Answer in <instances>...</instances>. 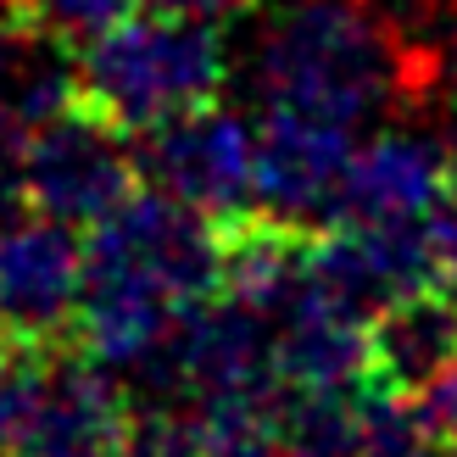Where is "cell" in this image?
<instances>
[{"label":"cell","mask_w":457,"mask_h":457,"mask_svg":"<svg viewBox=\"0 0 457 457\" xmlns=\"http://www.w3.org/2000/svg\"><path fill=\"white\" fill-rule=\"evenodd\" d=\"M223 228L162 190H129L84 240L79 340L101 369L129 374L195 302L218 295Z\"/></svg>","instance_id":"1"},{"label":"cell","mask_w":457,"mask_h":457,"mask_svg":"<svg viewBox=\"0 0 457 457\" xmlns=\"http://www.w3.org/2000/svg\"><path fill=\"white\" fill-rule=\"evenodd\" d=\"M407 79L413 56L369 0H285L257 39L262 101L346 129L385 112Z\"/></svg>","instance_id":"2"},{"label":"cell","mask_w":457,"mask_h":457,"mask_svg":"<svg viewBox=\"0 0 457 457\" xmlns=\"http://www.w3.org/2000/svg\"><path fill=\"white\" fill-rule=\"evenodd\" d=\"M223 39L207 22L129 12L112 29L89 34L79 51V96L123 134H140L190 106L218 101L223 89Z\"/></svg>","instance_id":"3"},{"label":"cell","mask_w":457,"mask_h":457,"mask_svg":"<svg viewBox=\"0 0 457 457\" xmlns=\"http://www.w3.org/2000/svg\"><path fill=\"white\" fill-rule=\"evenodd\" d=\"M134 173L151 190L195 207L218 228L257 218V129L223 106H190L179 118L129 134Z\"/></svg>","instance_id":"4"},{"label":"cell","mask_w":457,"mask_h":457,"mask_svg":"<svg viewBox=\"0 0 457 457\" xmlns=\"http://www.w3.org/2000/svg\"><path fill=\"white\" fill-rule=\"evenodd\" d=\"M22 168H29V207L73 228L101 223L140 179L129 134L84 101L29 134Z\"/></svg>","instance_id":"5"},{"label":"cell","mask_w":457,"mask_h":457,"mask_svg":"<svg viewBox=\"0 0 457 457\" xmlns=\"http://www.w3.org/2000/svg\"><path fill=\"white\" fill-rule=\"evenodd\" d=\"M352 129L312 112L268 106L257 123V218L318 235L340 212V185L352 168Z\"/></svg>","instance_id":"6"},{"label":"cell","mask_w":457,"mask_h":457,"mask_svg":"<svg viewBox=\"0 0 457 457\" xmlns=\"http://www.w3.org/2000/svg\"><path fill=\"white\" fill-rule=\"evenodd\" d=\"M84 295V240L73 223L22 212L0 223V324L12 340L51 346L79 329Z\"/></svg>","instance_id":"7"},{"label":"cell","mask_w":457,"mask_h":457,"mask_svg":"<svg viewBox=\"0 0 457 457\" xmlns=\"http://www.w3.org/2000/svg\"><path fill=\"white\" fill-rule=\"evenodd\" d=\"M129 419V391L112 369H101L96 357L51 362L39 413L12 457H123Z\"/></svg>","instance_id":"8"},{"label":"cell","mask_w":457,"mask_h":457,"mask_svg":"<svg viewBox=\"0 0 457 457\" xmlns=\"http://www.w3.org/2000/svg\"><path fill=\"white\" fill-rule=\"evenodd\" d=\"M446 195L452 190H446L441 140H424V134H379V140L352 151L335 223H419Z\"/></svg>","instance_id":"9"},{"label":"cell","mask_w":457,"mask_h":457,"mask_svg":"<svg viewBox=\"0 0 457 457\" xmlns=\"http://www.w3.org/2000/svg\"><path fill=\"white\" fill-rule=\"evenodd\" d=\"M369 362L385 385L407 396L457 374V290L429 285L391 302L369 324Z\"/></svg>","instance_id":"10"},{"label":"cell","mask_w":457,"mask_h":457,"mask_svg":"<svg viewBox=\"0 0 457 457\" xmlns=\"http://www.w3.org/2000/svg\"><path fill=\"white\" fill-rule=\"evenodd\" d=\"M279 374L290 391H324L374 374L369 362V324L324 302H295L279 324Z\"/></svg>","instance_id":"11"},{"label":"cell","mask_w":457,"mask_h":457,"mask_svg":"<svg viewBox=\"0 0 457 457\" xmlns=\"http://www.w3.org/2000/svg\"><path fill=\"white\" fill-rule=\"evenodd\" d=\"M45 379H51V346H29L12 340L0 352V457H12L29 436V424L39 413Z\"/></svg>","instance_id":"12"},{"label":"cell","mask_w":457,"mask_h":457,"mask_svg":"<svg viewBox=\"0 0 457 457\" xmlns=\"http://www.w3.org/2000/svg\"><path fill=\"white\" fill-rule=\"evenodd\" d=\"M123 457H207V419L185 407H134Z\"/></svg>","instance_id":"13"},{"label":"cell","mask_w":457,"mask_h":457,"mask_svg":"<svg viewBox=\"0 0 457 457\" xmlns=\"http://www.w3.org/2000/svg\"><path fill=\"white\" fill-rule=\"evenodd\" d=\"M22 17L34 22L39 34H56V39H89L112 29L118 17L134 12V0H17Z\"/></svg>","instance_id":"14"},{"label":"cell","mask_w":457,"mask_h":457,"mask_svg":"<svg viewBox=\"0 0 457 457\" xmlns=\"http://www.w3.org/2000/svg\"><path fill=\"white\" fill-rule=\"evenodd\" d=\"M145 12H162V17H185V22H207V29H223V22L245 17L257 0H140Z\"/></svg>","instance_id":"15"},{"label":"cell","mask_w":457,"mask_h":457,"mask_svg":"<svg viewBox=\"0 0 457 457\" xmlns=\"http://www.w3.org/2000/svg\"><path fill=\"white\" fill-rule=\"evenodd\" d=\"M436 245H441V279L457 290V195L436 207Z\"/></svg>","instance_id":"16"},{"label":"cell","mask_w":457,"mask_h":457,"mask_svg":"<svg viewBox=\"0 0 457 457\" xmlns=\"http://www.w3.org/2000/svg\"><path fill=\"white\" fill-rule=\"evenodd\" d=\"M441 156H446V190L457 195V118H452L446 134H441Z\"/></svg>","instance_id":"17"},{"label":"cell","mask_w":457,"mask_h":457,"mask_svg":"<svg viewBox=\"0 0 457 457\" xmlns=\"http://www.w3.org/2000/svg\"><path fill=\"white\" fill-rule=\"evenodd\" d=\"M419 12H446V6H457V0H413Z\"/></svg>","instance_id":"18"},{"label":"cell","mask_w":457,"mask_h":457,"mask_svg":"<svg viewBox=\"0 0 457 457\" xmlns=\"http://www.w3.org/2000/svg\"><path fill=\"white\" fill-rule=\"evenodd\" d=\"M12 346V335H6V324H0V352H6Z\"/></svg>","instance_id":"19"},{"label":"cell","mask_w":457,"mask_h":457,"mask_svg":"<svg viewBox=\"0 0 457 457\" xmlns=\"http://www.w3.org/2000/svg\"><path fill=\"white\" fill-rule=\"evenodd\" d=\"M446 457H457V441H452V446H446Z\"/></svg>","instance_id":"20"}]
</instances>
